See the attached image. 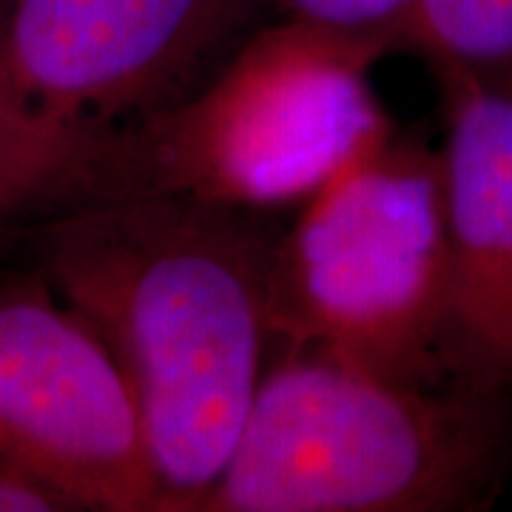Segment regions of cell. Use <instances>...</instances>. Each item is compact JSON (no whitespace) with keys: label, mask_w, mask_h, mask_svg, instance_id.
Masks as SVG:
<instances>
[{"label":"cell","mask_w":512,"mask_h":512,"mask_svg":"<svg viewBox=\"0 0 512 512\" xmlns=\"http://www.w3.org/2000/svg\"><path fill=\"white\" fill-rule=\"evenodd\" d=\"M32 265L103 339L143 421L163 512L225 470L271 359L268 214L103 200L23 225Z\"/></svg>","instance_id":"1"},{"label":"cell","mask_w":512,"mask_h":512,"mask_svg":"<svg viewBox=\"0 0 512 512\" xmlns=\"http://www.w3.org/2000/svg\"><path fill=\"white\" fill-rule=\"evenodd\" d=\"M387 55L384 40L265 20L197 92L86 157L35 220L103 200L293 214L396 128L370 80Z\"/></svg>","instance_id":"2"},{"label":"cell","mask_w":512,"mask_h":512,"mask_svg":"<svg viewBox=\"0 0 512 512\" xmlns=\"http://www.w3.org/2000/svg\"><path fill=\"white\" fill-rule=\"evenodd\" d=\"M510 461L512 396L271 353L231 458L194 512L481 510Z\"/></svg>","instance_id":"3"},{"label":"cell","mask_w":512,"mask_h":512,"mask_svg":"<svg viewBox=\"0 0 512 512\" xmlns=\"http://www.w3.org/2000/svg\"><path fill=\"white\" fill-rule=\"evenodd\" d=\"M271 18L265 0H0V239Z\"/></svg>","instance_id":"4"},{"label":"cell","mask_w":512,"mask_h":512,"mask_svg":"<svg viewBox=\"0 0 512 512\" xmlns=\"http://www.w3.org/2000/svg\"><path fill=\"white\" fill-rule=\"evenodd\" d=\"M439 146L393 128L279 228L271 353H316L404 384H447Z\"/></svg>","instance_id":"5"},{"label":"cell","mask_w":512,"mask_h":512,"mask_svg":"<svg viewBox=\"0 0 512 512\" xmlns=\"http://www.w3.org/2000/svg\"><path fill=\"white\" fill-rule=\"evenodd\" d=\"M0 461L72 512H163L123 370L35 265L0 268Z\"/></svg>","instance_id":"6"},{"label":"cell","mask_w":512,"mask_h":512,"mask_svg":"<svg viewBox=\"0 0 512 512\" xmlns=\"http://www.w3.org/2000/svg\"><path fill=\"white\" fill-rule=\"evenodd\" d=\"M447 293V384L512 396V89L436 74Z\"/></svg>","instance_id":"7"},{"label":"cell","mask_w":512,"mask_h":512,"mask_svg":"<svg viewBox=\"0 0 512 512\" xmlns=\"http://www.w3.org/2000/svg\"><path fill=\"white\" fill-rule=\"evenodd\" d=\"M404 52L433 74L512 89V0H413Z\"/></svg>","instance_id":"8"},{"label":"cell","mask_w":512,"mask_h":512,"mask_svg":"<svg viewBox=\"0 0 512 512\" xmlns=\"http://www.w3.org/2000/svg\"><path fill=\"white\" fill-rule=\"evenodd\" d=\"M274 18L302 20L345 35L384 40L404 52L413 0H265Z\"/></svg>","instance_id":"9"},{"label":"cell","mask_w":512,"mask_h":512,"mask_svg":"<svg viewBox=\"0 0 512 512\" xmlns=\"http://www.w3.org/2000/svg\"><path fill=\"white\" fill-rule=\"evenodd\" d=\"M0 512H72L69 504L26 473L0 461Z\"/></svg>","instance_id":"10"}]
</instances>
